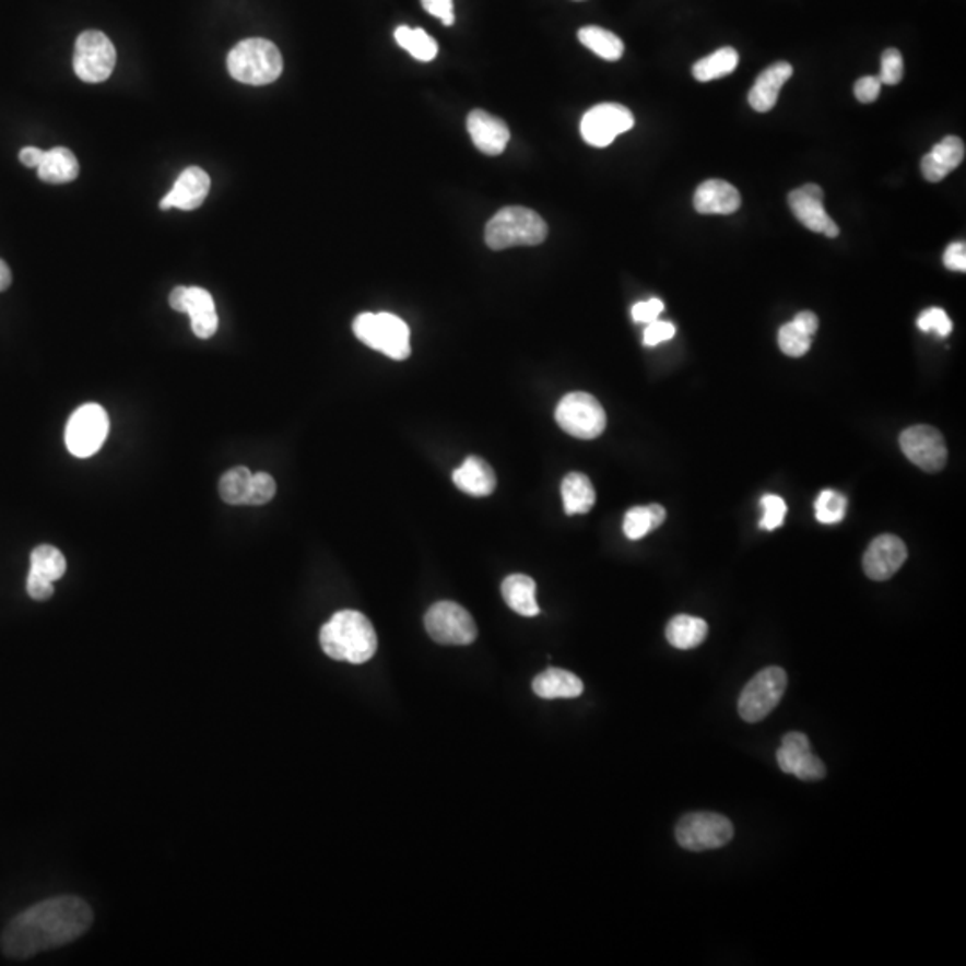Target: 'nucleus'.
Segmentation results:
<instances>
[{"label":"nucleus","instance_id":"nucleus-1","mask_svg":"<svg viewBox=\"0 0 966 966\" xmlns=\"http://www.w3.org/2000/svg\"><path fill=\"white\" fill-rule=\"evenodd\" d=\"M92 922L94 912L83 898L72 895L49 898L16 915L2 932L0 945L11 959H27L69 945L83 936Z\"/></svg>","mask_w":966,"mask_h":966},{"label":"nucleus","instance_id":"nucleus-2","mask_svg":"<svg viewBox=\"0 0 966 966\" xmlns=\"http://www.w3.org/2000/svg\"><path fill=\"white\" fill-rule=\"evenodd\" d=\"M321 646L333 661L364 664L375 656L378 637L362 612L341 611L322 626Z\"/></svg>","mask_w":966,"mask_h":966},{"label":"nucleus","instance_id":"nucleus-3","mask_svg":"<svg viewBox=\"0 0 966 966\" xmlns=\"http://www.w3.org/2000/svg\"><path fill=\"white\" fill-rule=\"evenodd\" d=\"M227 70L238 83L251 86L271 84L282 75V52L266 38H247L229 50Z\"/></svg>","mask_w":966,"mask_h":966},{"label":"nucleus","instance_id":"nucleus-4","mask_svg":"<svg viewBox=\"0 0 966 966\" xmlns=\"http://www.w3.org/2000/svg\"><path fill=\"white\" fill-rule=\"evenodd\" d=\"M546 237L544 219L523 207L502 208L485 227V244L494 251L516 246H539Z\"/></svg>","mask_w":966,"mask_h":966},{"label":"nucleus","instance_id":"nucleus-5","mask_svg":"<svg viewBox=\"0 0 966 966\" xmlns=\"http://www.w3.org/2000/svg\"><path fill=\"white\" fill-rule=\"evenodd\" d=\"M353 331L365 345L380 351L392 361H404L410 356L409 326L389 311L361 314L353 322Z\"/></svg>","mask_w":966,"mask_h":966},{"label":"nucleus","instance_id":"nucleus-6","mask_svg":"<svg viewBox=\"0 0 966 966\" xmlns=\"http://www.w3.org/2000/svg\"><path fill=\"white\" fill-rule=\"evenodd\" d=\"M788 687V675L779 665H769L761 670L757 675L741 691L738 710L743 720L749 723H757L765 720L769 712L780 704Z\"/></svg>","mask_w":966,"mask_h":966},{"label":"nucleus","instance_id":"nucleus-7","mask_svg":"<svg viewBox=\"0 0 966 966\" xmlns=\"http://www.w3.org/2000/svg\"><path fill=\"white\" fill-rule=\"evenodd\" d=\"M558 426L577 439H597L606 426L605 410L594 396L572 392L564 396L555 410Z\"/></svg>","mask_w":966,"mask_h":966},{"label":"nucleus","instance_id":"nucleus-8","mask_svg":"<svg viewBox=\"0 0 966 966\" xmlns=\"http://www.w3.org/2000/svg\"><path fill=\"white\" fill-rule=\"evenodd\" d=\"M675 836L685 850L704 852L729 844L734 838V825L723 814L690 813L676 824Z\"/></svg>","mask_w":966,"mask_h":966},{"label":"nucleus","instance_id":"nucleus-9","mask_svg":"<svg viewBox=\"0 0 966 966\" xmlns=\"http://www.w3.org/2000/svg\"><path fill=\"white\" fill-rule=\"evenodd\" d=\"M109 434V417L101 404H83L75 410L64 429V443L78 459H89L103 448Z\"/></svg>","mask_w":966,"mask_h":966},{"label":"nucleus","instance_id":"nucleus-10","mask_svg":"<svg viewBox=\"0 0 966 966\" xmlns=\"http://www.w3.org/2000/svg\"><path fill=\"white\" fill-rule=\"evenodd\" d=\"M117 50L101 31H84L78 36L74 50V72L84 83H103L114 74Z\"/></svg>","mask_w":966,"mask_h":966},{"label":"nucleus","instance_id":"nucleus-11","mask_svg":"<svg viewBox=\"0 0 966 966\" xmlns=\"http://www.w3.org/2000/svg\"><path fill=\"white\" fill-rule=\"evenodd\" d=\"M429 637L440 645L466 646L476 639V625L471 614L455 602H437L424 616Z\"/></svg>","mask_w":966,"mask_h":966},{"label":"nucleus","instance_id":"nucleus-12","mask_svg":"<svg viewBox=\"0 0 966 966\" xmlns=\"http://www.w3.org/2000/svg\"><path fill=\"white\" fill-rule=\"evenodd\" d=\"M634 128V115L622 104H598L584 115L580 133L592 148H606Z\"/></svg>","mask_w":966,"mask_h":966},{"label":"nucleus","instance_id":"nucleus-13","mask_svg":"<svg viewBox=\"0 0 966 966\" xmlns=\"http://www.w3.org/2000/svg\"><path fill=\"white\" fill-rule=\"evenodd\" d=\"M900 448L907 459L926 473H938L945 468L946 444L934 426L917 424L900 434Z\"/></svg>","mask_w":966,"mask_h":966},{"label":"nucleus","instance_id":"nucleus-14","mask_svg":"<svg viewBox=\"0 0 966 966\" xmlns=\"http://www.w3.org/2000/svg\"><path fill=\"white\" fill-rule=\"evenodd\" d=\"M174 310L190 316L192 331L199 339H210L219 328V316L210 292L201 286H178L168 297Z\"/></svg>","mask_w":966,"mask_h":966},{"label":"nucleus","instance_id":"nucleus-15","mask_svg":"<svg viewBox=\"0 0 966 966\" xmlns=\"http://www.w3.org/2000/svg\"><path fill=\"white\" fill-rule=\"evenodd\" d=\"M824 198V188L809 182L789 192L788 202L794 217L799 219L808 229L822 233L828 238H836L839 235V226L825 212Z\"/></svg>","mask_w":966,"mask_h":966},{"label":"nucleus","instance_id":"nucleus-16","mask_svg":"<svg viewBox=\"0 0 966 966\" xmlns=\"http://www.w3.org/2000/svg\"><path fill=\"white\" fill-rule=\"evenodd\" d=\"M907 547L903 539L892 533H884L873 539L863 557V569L868 578L875 582H884L904 566Z\"/></svg>","mask_w":966,"mask_h":966},{"label":"nucleus","instance_id":"nucleus-17","mask_svg":"<svg viewBox=\"0 0 966 966\" xmlns=\"http://www.w3.org/2000/svg\"><path fill=\"white\" fill-rule=\"evenodd\" d=\"M212 181L202 168L188 167L179 174V178L174 182L173 190L162 199L160 208L162 210H170V208H179L185 212L196 210L201 207L204 199L208 198Z\"/></svg>","mask_w":966,"mask_h":966},{"label":"nucleus","instance_id":"nucleus-18","mask_svg":"<svg viewBox=\"0 0 966 966\" xmlns=\"http://www.w3.org/2000/svg\"><path fill=\"white\" fill-rule=\"evenodd\" d=\"M468 131L480 153L488 154V156H498L504 153L508 140H510L507 123L483 109H474L469 114Z\"/></svg>","mask_w":966,"mask_h":966},{"label":"nucleus","instance_id":"nucleus-19","mask_svg":"<svg viewBox=\"0 0 966 966\" xmlns=\"http://www.w3.org/2000/svg\"><path fill=\"white\" fill-rule=\"evenodd\" d=\"M695 210L702 215H730L741 208V193L723 179H707L696 188Z\"/></svg>","mask_w":966,"mask_h":966},{"label":"nucleus","instance_id":"nucleus-20","mask_svg":"<svg viewBox=\"0 0 966 966\" xmlns=\"http://www.w3.org/2000/svg\"><path fill=\"white\" fill-rule=\"evenodd\" d=\"M963 160H965V142L959 137L949 134L923 156L920 168L926 181L940 182L952 170H956Z\"/></svg>","mask_w":966,"mask_h":966},{"label":"nucleus","instance_id":"nucleus-21","mask_svg":"<svg viewBox=\"0 0 966 966\" xmlns=\"http://www.w3.org/2000/svg\"><path fill=\"white\" fill-rule=\"evenodd\" d=\"M791 75H793V67L788 61L769 64L768 69L761 72L759 78L755 80L754 86L750 90V106L759 114H766L769 109H774L777 99H779L780 90L788 83Z\"/></svg>","mask_w":966,"mask_h":966},{"label":"nucleus","instance_id":"nucleus-22","mask_svg":"<svg viewBox=\"0 0 966 966\" xmlns=\"http://www.w3.org/2000/svg\"><path fill=\"white\" fill-rule=\"evenodd\" d=\"M453 482L462 493L483 498L494 493L496 474L485 460L471 455L459 469H455Z\"/></svg>","mask_w":966,"mask_h":966},{"label":"nucleus","instance_id":"nucleus-23","mask_svg":"<svg viewBox=\"0 0 966 966\" xmlns=\"http://www.w3.org/2000/svg\"><path fill=\"white\" fill-rule=\"evenodd\" d=\"M533 693L544 700L555 698H577L582 695L584 684L575 673L558 668H547L533 679Z\"/></svg>","mask_w":966,"mask_h":966},{"label":"nucleus","instance_id":"nucleus-24","mask_svg":"<svg viewBox=\"0 0 966 966\" xmlns=\"http://www.w3.org/2000/svg\"><path fill=\"white\" fill-rule=\"evenodd\" d=\"M38 178L50 185H63L74 181L80 174V162L74 153L67 148H55L45 151L44 160L38 165Z\"/></svg>","mask_w":966,"mask_h":966},{"label":"nucleus","instance_id":"nucleus-25","mask_svg":"<svg viewBox=\"0 0 966 966\" xmlns=\"http://www.w3.org/2000/svg\"><path fill=\"white\" fill-rule=\"evenodd\" d=\"M502 594L507 605L521 616L533 617L541 612L535 600V582L527 575H510L505 578Z\"/></svg>","mask_w":966,"mask_h":966},{"label":"nucleus","instance_id":"nucleus-26","mask_svg":"<svg viewBox=\"0 0 966 966\" xmlns=\"http://www.w3.org/2000/svg\"><path fill=\"white\" fill-rule=\"evenodd\" d=\"M707 634H709L707 623L700 617L687 616V614H679L665 626V639L679 650H691V648L700 646Z\"/></svg>","mask_w":966,"mask_h":966},{"label":"nucleus","instance_id":"nucleus-27","mask_svg":"<svg viewBox=\"0 0 966 966\" xmlns=\"http://www.w3.org/2000/svg\"><path fill=\"white\" fill-rule=\"evenodd\" d=\"M563 502L567 516L587 514L594 507L597 493L592 487L591 480L582 473H569L563 480Z\"/></svg>","mask_w":966,"mask_h":966},{"label":"nucleus","instance_id":"nucleus-28","mask_svg":"<svg viewBox=\"0 0 966 966\" xmlns=\"http://www.w3.org/2000/svg\"><path fill=\"white\" fill-rule=\"evenodd\" d=\"M578 40L594 55L600 56L602 60H622L623 52H625V45L620 40V36L614 35L611 31L602 30L598 25H587L578 31Z\"/></svg>","mask_w":966,"mask_h":966},{"label":"nucleus","instance_id":"nucleus-29","mask_svg":"<svg viewBox=\"0 0 966 966\" xmlns=\"http://www.w3.org/2000/svg\"><path fill=\"white\" fill-rule=\"evenodd\" d=\"M665 521V508L662 505H648V507H634L625 514L623 532L631 541H639L648 533L653 532Z\"/></svg>","mask_w":966,"mask_h":966},{"label":"nucleus","instance_id":"nucleus-30","mask_svg":"<svg viewBox=\"0 0 966 966\" xmlns=\"http://www.w3.org/2000/svg\"><path fill=\"white\" fill-rule=\"evenodd\" d=\"M740 64V55L732 47H723L712 55L707 56L704 60L696 61L693 67V75L696 81L707 83V81L720 80L724 75L732 74Z\"/></svg>","mask_w":966,"mask_h":966},{"label":"nucleus","instance_id":"nucleus-31","mask_svg":"<svg viewBox=\"0 0 966 966\" xmlns=\"http://www.w3.org/2000/svg\"><path fill=\"white\" fill-rule=\"evenodd\" d=\"M394 38L417 61L435 60L439 52L437 42L423 30H410L407 25H401L396 30Z\"/></svg>","mask_w":966,"mask_h":966},{"label":"nucleus","instance_id":"nucleus-32","mask_svg":"<svg viewBox=\"0 0 966 966\" xmlns=\"http://www.w3.org/2000/svg\"><path fill=\"white\" fill-rule=\"evenodd\" d=\"M31 572L56 582L67 573V561L58 547L42 544L31 553Z\"/></svg>","mask_w":966,"mask_h":966},{"label":"nucleus","instance_id":"nucleus-33","mask_svg":"<svg viewBox=\"0 0 966 966\" xmlns=\"http://www.w3.org/2000/svg\"><path fill=\"white\" fill-rule=\"evenodd\" d=\"M252 473L247 468H233L222 474L219 493L227 505H246Z\"/></svg>","mask_w":966,"mask_h":966},{"label":"nucleus","instance_id":"nucleus-34","mask_svg":"<svg viewBox=\"0 0 966 966\" xmlns=\"http://www.w3.org/2000/svg\"><path fill=\"white\" fill-rule=\"evenodd\" d=\"M811 752V743L809 738L802 732H788L782 738V745L777 750V763L785 774H793L794 766L799 765V761Z\"/></svg>","mask_w":966,"mask_h":966},{"label":"nucleus","instance_id":"nucleus-35","mask_svg":"<svg viewBox=\"0 0 966 966\" xmlns=\"http://www.w3.org/2000/svg\"><path fill=\"white\" fill-rule=\"evenodd\" d=\"M814 514L822 525L841 523L847 514V498L838 491H824L814 502Z\"/></svg>","mask_w":966,"mask_h":966},{"label":"nucleus","instance_id":"nucleus-36","mask_svg":"<svg viewBox=\"0 0 966 966\" xmlns=\"http://www.w3.org/2000/svg\"><path fill=\"white\" fill-rule=\"evenodd\" d=\"M813 344V337L800 330L793 321L782 326L779 330V347L785 355L800 358L804 356Z\"/></svg>","mask_w":966,"mask_h":966},{"label":"nucleus","instance_id":"nucleus-37","mask_svg":"<svg viewBox=\"0 0 966 966\" xmlns=\"http://www.w3.org/2000/svg\"><path fill=\"white\" fill-rule=\"evenodd\" d=\"M761 507L765 510L763 514V519H761L759 527L763 530H777V528L782 527L786 519V513H788V507H786L785 499L777 496V494H766L761 499Z\"/></svg>","mask_w":966,"mask_h":966},{"label":"nucleus","instance_id":"nucleus-38","mask_svg":"<svg viewBox=\"0 0 966 966\" xmlns=\"http://www.w3.org/2000/svg\"><path fill=\"white\" fill-rule=\"evenodd\" d=\"M276 494V482L271 474L255 473L249 483L247 491L246 505H266L274 498Z\"/></svg>","mask_w":966,"mask_h":966},{"label":"nucleus","instance_id":"nucleus-39","mask_svg":"<svg viewBox=\"0 0 966 966\" xmlns=\"http://www.w3.org/2000/svg\"><path fill=\"white\" fill-rule=\"evenodd\" d=\"M918 328L926 333H938L940 337H949L952 331L951 317L946 316L942 308H927L920 314L917 321Z\"/></svg>","mask_w":966,"mask_h":966},{"label":"nucleus","instance_id":"nucleus-40","mask_svg":"<svg viewBox=\"0 0 966 966\" xmlns=\"http://www.w3.org/2000/svg\"><path fill=\"white\" fill-rule=\"evenodd\" d=\"M904 78V60L903 55L898 52L897 49H886L883 52V60H881V75H879V80L883 84H890V86H895V84L900 83Z\"/></svg>","mask_w":966,"mask_h":966},{"label":"nucleus","instance_id":"nucleus-41","mask_svg":"<svg viewBox=\"0 0 966 966\" xmlns=\"http://www.w3.org/2000/svg\"><path fill=\"white\" fill-rule=\"evenodd\" d=\"M825 774H827V769H825L824 763L813 752H808L793 769V775H797L800 780H809V782L824 779Z\"/></svg>","mask_w":966,"mask_h":966},{"label":"nucleus","instance_id":"nucleus-42","mask_svg":"<svg viewBox=\"0 0 966 966\" xmlns=\"http://www.w3.org/2000/svg\"><path fill=\"white\" fill-rule=\"evenodd\" d=\"M675 325H671V322L668 321H659V319H657V321L648 322V326H646L645 333H643V344L648 345V347H653V345L671 341V339L675 337Z\"/></svg>","mask_w":966,"mask_h":966},{"label":"nucleus","instance_id":"nucleus-43","mask_svg":"<svg viewBox=\"0 0 966 966\" xmlns=\"http://www.w3.org/2000/svg\"><path fill=\"white\" fill-rule=\"evenodd\" d=\"M662 311H664V303L653 297V299L632 306V319L636 322H646L648 325V322L657 321Z\"/></svg>","mask_w":966,"mask_h":966},{"label":"nucleus","instance_id":"nucleus-44","mask_svg":"<svg viewBox=\"0 0 966 966\" xmlns=\"http://www.w3.org/2000/svg\"><path fill=\"white\" fill-rule=\"evenodd\" d=\"M881 80L879 78H873V75H867V78H861V80L856 83L853 86V94H856V99L859 103L870 104L875 103L879 99V94H881Z\"/></svg>","mask_w":966,"mask_h":966},{"label":"nucleus","instance_id":"nucleus-45","mask_svg":"<svg viewBox=\"0 0 966 966\" xmlns=\"http://www.w3.org/2000/svg\"><path fill=\"white\" fill-rule=\"evenodd\" d=\"M27 594L33 600L45 602V600H49L55 594V582H50L47 578L30 572V577H27Z\"/></svg>","mask_w":966,"mask_h":966},{"label":"nucleus","instance_id":"nucleus-46","mask_svg":"<svg viewBox=\"0 0 966 966\" xmlns=\"http://www.w3.org/2000/svg\"><path fill=\"white\" fill-rule=\"evenodd\" d=\"M424 10L429 15L439 19L444 25H451L455 22L453 0H421Z\"/></svg>","mask_w":966,"mask_h":966},{"label":"nucleus","instance_id":"nucleus-47","mask_svg":"<svg viewBox=\"0 0 966 966\" xmlns=\"http://www.w3.org/2000/svg\"><path fill=\"white\" fill-rule=\"evenodd\" d=\"M943 263H945L946 269H951V271L965 272L966 271V244H965V241H954V244H951V246L946 247L945 252H943Z\"/></svg>","mask_w":966,"mask_h":966},{"label":"nucleus","instance_id":"nucleus-48","mask_svg":"<svg viewBox=\"0 0 966 966\" xmlns=\"http://www.w3.org/2000/svg\"><path fill=\"white\" fill-rule=\"evenodd\" d=\"M793 322L799 326L800 330L805 331L808 335L814 337L816 331H818V317L814 316L813 311H800L799 316L794 317Z\"/></svg>","mask_w":966,"mask_h":966},{"label":"nucleus","instance_id":"nucleus-49","mask_svg":"<svg viewBox=\"0 0 966 966\" xmlns=\"http://www.w3.org/2000/svg\"><path fill=\"white\" fill-rule=\"evenodd\" d=\"M44 154L45 151H42V149L24 148L22 149L21 154H19V158H21V162L24 163L25 167L38 168L42 160H44Z\"/></svg>","mask_w":966,"mask_h":966},{"label":"nucleus","instance_id":"nucleus-50","mask_svg":"<svg viewBox=\"0 0 966 966\" xmlns=\"http://www.w3.org/2000/svg\"><path fill=\"white\" fill-rule=\"evenodd\" d=\"M11 280H13V276H11L10 266L4 260H0V292L10 288Z\"/></svg>","mask_w":966,"mask_h":966}]
</instances>
